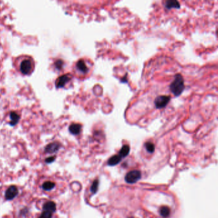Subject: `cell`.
Masks as SVG:
<instances>
[{
  "label": "cell",
  "mask_w": 218,
  "mask_h": 218,
  "mask_svg": "<svg viewBox=\"0 0 218 218\" xmlns=\"http://www.w3.org/2000/svg\"><path fill=\"white\" fill-rule=\"evenodd\" d=\"M71 78H72V76L70 74H64V75L60 76L57 80H56L55 85L58 88H62V87H64L68 81H69Z\"/></svg>",
  "instance_id": "obj_5"
},
{
  "label": "cell",
  "mask_w": 218,
  "mask_h": 218,
  "mask_svg": "<svg viewBox=\"0 0 218 218\" xmlns=\"http://www.w3.org/2000/svg\"><path fill=\"white\" fill-rule=\"evenodd\" d=\"M98 185H99L98 180H95V181L93 182V183L92 185V188H91V191L92 192L95 193L97 192V189H98Z\"/></svg>",
  "instance_id": "obj_19"
},
{
  "label": "cell",
  "mask_w": 218,
  "mask_h": 218,
  "mask_svg": "<svg viewBox=\"0 0 218 218\" xmlns=\"http://www.w3.org/2000/svg\"><path fill=\"white\" fill-rule=\"evenodd\" d=\"M160 214L163 217H167L170 214V210L168 207H163L160 209Z\"/></svg>",
  "instance_id": "obj_16"
},
{
  "label": "cell",
  "mask_w": 218,
  "mask_h": 218,
  "mask_svg": "<svg viewBox=\"0 0 218 218\" xmlns=\"http://www.w3.org/2000/svg\"><path fill=\"white\" fill-rule=\"evenodd\" d=\"M165 7L169 10L171 9H180V5L178 1H175V0H168L165 3Z\"/></svg>",
  "instance_id": "obj_10"
},
{
  "label": "cell",
  "mask_w": 218,
  "mask_h": 218,
  "mask_svg": "<svg viewBox=\"0 0 218 218\" xmlns=\"http://www.w3.org/2000/svg\"><path fill=\"white\" fill-rule=\"evenodd\" d=\"M145 146L147 151L148 152H150V153H152L155 150V146H154V145L153 144V143H151V142L146 143L145 144Z\"/></svg>",
  "instance_id": "obj_17"
},
{
  "label": "cell",
  "mask_w": 218,
  "mask_h": 218,
  "mask_svg": "<svg viewBox=\"0 0 218 218\" xmlns=\"http://www.w3.org/2000/svg\"><path fill=\"white\" fill-rule=\"evenodd\" d=\"M129 151H130V148L129 145H123L119 152V155L121 157H125L129 154Z\"/></svg>",
  "instance_id": "obj_14"
},
{
  "label": "cell",
  "mask_w": 218,
  "mask_h": 218,
  "mask_svg": "<svg viewBox=\"0 0 218 218\" xmlns=\"http://www.w3.org/2000/svg\"><path fill=\"white\" fill-rule=\"evenodd\" d=\"M10 125L15 126L18 123L19 120H20V116L14 111H12L10 113Z\"/></svg>",
  "instance_id": "obj_11"
},
{
  "label": "cell",
  "mask_w": 218,
  "mask_h": 218,
  "mask_svg": "<svg viewBox=\"0 0 218 218\" xmlns=\"http://www.w3.org/2000/svg\"><path fill=\"white\" fill-rule=\"evenodd\" d=\"M127 74H126V75L123 77V78H122V79H121V81H122V83H127Z\"/></svg>",
  "instance_id": "obj_22"
},
{
  "label": "cell",
  "mask_w": 218,
  "mask_h": 218,
  "mask_svg": "<svg viewBox=\"0 0 218 218\" xmlns=\"http://www.w3.org/2000/svg\"><path fill=\"white\" fill-rule=\"evenodd\" d=\"M76 67L79 71L83 73H86L88 71V68L83 60H80L77 62Z\"/></svg>",
  "instance_id": "obj_12"
},
{
  "label": "cell",
  "mask_w": 218,
  "mask_h": 218,
  "mask_svg": "<svg viewBox=\"0 0 218 218\" xmlns=\"http://www.w3.org/2000/svg\"><path fill=\"white\" fill-rule=\"evenodd\" d=\"M121 159H122V157L120 156L119 155H113V157H111L108 160V164L110 166H115L120 163V161H121Z\"/></svg>",
  "instance_id": "obj_13"
},
{
  "label": "cell",
  "mask_w": 218,
  "mask_h": 218,
  "mask_svg": "<svg viewBox=\"0 0 218 218\" xmlns=\"http://www.w3.org/2000/svg\"><path fill=\"white\" fill-rule=\"evenodd\" d=\"M141 178V173L138 170H133L129 172L126 177V181L129 184H133L136 182Z\"/></svg>",
  "instance_id": "obj_4"
},
{
  "label": "cell",
  "mask_w": 218,
  "mask_h": 218,
  "mask_svg": "<svg viewBox=\"0 0 218 218\" xmlns=\"http://www.w3.org/2000/svg\"><path fill=\"white\" fill-rule=\"evenodd\" d=\"M54 65H55V67H57V68H58V69L60 70V69H61L62 67H63L64 61H62V60H57V61L55 62Z\"/></svg>",
  "instance_id": "obj_20"
},
{
  "label": "cell",
  "mask_w": 218,
  "mask_h": 218,
  "mask_svg": "<svg viewBox=\"0 0 218 218\" xmlns=\"http://www.w3.org/2000/svg\"><path fill=\"white\" fill-rule=\"evenodd\" d=\"M56 210V204L53 202H46L43 206V211H47L53 213Z\"/></svg>",
  "instance_id": "obj_9"
},
{
  "label": "cell",
  "mask_w": 218,
  "mask_h": 218,
  "mask_svg": "<svg viewBox=\"0 0 218 218\" xmlns=\"http://www.w3.org/2000/svg\"><path fill=\"white\" fill-rule=\"evenodd\" d=\"M60 147V145L57 142L51 143H50V144H49L46 146V147L45 148V151H46V152L49 153V154H53V153L57 152L59 150Z\"/></svg>",
  "instance_id": "obj_7"
},
{
  "label": "cell",
  "mask_w": 218,
  "mask_h": 218,
  "mask_svg": "<svg viewBox=\"0 0 218 218\" xmlns=\"http://www.w3.org/2000/svg\"><path fill=\"white\" fill-rule=\"evenodd\" d=\"M53 213L47 211H43V213L39 216V218H52Z\"/></svg>",
  "instance_id": "obj_18"
},
{
  "label": "cell",
  "mask_w": 218,
  "mask_h": 218,
  "mask_svg": "<svg viewBox=\"0 0 218 218\" xmlns=\"http://www.w3.org/2000/svg\"><path fill=\"white\" fill-rule=\"evenodd\" d=\"M55 159H56L55 157H53V156L49 157L46 159V162L47 163H51L52 162H53L55 160Z\"/></svg>",
  "instance_id": "obj_21"
},
{
  "label": "cell",
  "mask_w": 218,
  "mask_h": 218,
  "mask_svg": "<svg viewBox=\"0 0 218 218\" xmlns=\"http://www.w3.org/2000/svg\"><path fill=\"white\" fill-rule=\"evenodd\" d=\"M33 69V63L31 60L25 59L22 61L20 65V71L24 75H28Z\"/></svg>",
  "instance_id": "obj_2"
},
{
  "label": "cell",
  "mask_w": 218,
  "mask_h": 218,
  "mask_svg": "<svg viewBox=\"0 0 218 218\" xmlns=\"http://www.w3.org/2000/svg\"><path fill=\"white\" fill-rule=\"evenodd\" d=\"M55 186V184L51 181H47L43 184L42 188L46 191H50L53 189Z\"/></svg>",
  "instance_id": "obj_15"
},
{
  "label": "cell",
  "mask_w": 218,
  "mask_h": 218,
  "mask_svg": "<svg viewBox=\"0 0 218 218\" xmlns=\"http://www.w3.org/2000/svg\"><path fill=\"white\" fill-rule=\"evenodd\" d=\"M171 100V97L170 96L166 95H161L155 98L154 101L155 106L157 109H161L166 106Z\"/></svg>",
  "instance_id": "obj_3"
},
{
  "label": "cell",
  "mask_w": 218,
  "mask_h": 218,
  "mask_svg": "<svg viewBox=\"0 0 218 218\" xmlns=\"http://www.w3.org/2000/svg\"><path fill=\"white\" fill-rule=\"evenodd\" d=\"M81 130V126L79 123H72L69 126V131L74 135H78Z\"/></svg>",
  "instance_id": "obj_8"
},
{
  "label": "cell",
  "mask_w": 218,
  "mask_h": 218,
  "mask_svg": "<svg viewBox=\"0 0 218 218\" xmlns=\"http://www.w3.org/2000/svg\"><path fill=\"white\" fill-rule=\"evenodd\" d=\"M18 195V189L15 185H12L5 192V198L7 200H11L15 198Z\"/></svg>",
  "instance_id": "obj_6"
},
{
  "label": "cell",
  "mask_w": 218,
  "mask_h": 218,
  "mask_svg": "<svg viewBox=\"0 0 218 218\" xmlns=\"http://www.w3.org/2000/svg\"><path fill=\"white\" fill-rule=\"evenodd\" d=\"M185 88L184 80L180 74H177L175 76V79L170 84V89L171 92L175 96H179L182 94Z\"/></svg>",
  "instance_id": "obj_1"
}]
</instances>
